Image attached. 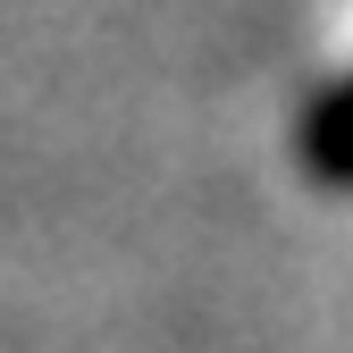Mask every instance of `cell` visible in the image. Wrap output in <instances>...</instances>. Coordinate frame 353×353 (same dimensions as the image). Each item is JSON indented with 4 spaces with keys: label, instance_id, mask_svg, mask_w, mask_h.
Segmentation results:
<instances>
[{
    "label": "cell",
    "instance_id": "1",
    "mask_svg": "<svg viewBox=\"0 0 353 353\" xmlns=\"http://www.w3.org/2000/svg\"><path fill=\"white\" fill-rule=\"evenodd\" d=\"M303 168H312V185L353 194V76H336L312 101V118H303Z\"/></svg>",
    "mask_w": 353,
    "mask_h": 353
}]
</instances>
